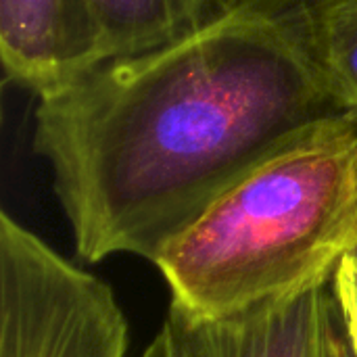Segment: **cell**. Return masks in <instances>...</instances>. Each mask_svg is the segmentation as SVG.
<instances>
[{
  "mask_svg": "<svg viewBox=\"0 0 357 357\" xmlns=\"http://www.w3.org/2000/svg\"><path fill=\"white\" fill-rule=\"evenodd\" d=\"M324 84L357 117V0H282Z\"/></svg>",
  "mask_w": 357,
  "mask_h": 357,
  "instance_id": "cell-7",
  "label": "cell"
},
{
  "mask_svg": "<svg viewBox=\"0 0 357 357\" xmlns=\"http://www.w3.org/2000/svg\"><path fill=\"white\" fill-rule=\"evenodd\" d=\"M343 115L284 2L247 0L197 36L40 96L31 144L79 261L153 264L241 174Z\"/></svg>",
  "mask_w": 357,
  "mask_h": 357,
  "instance_id": "cell-1",
  "label": "cell"
},
{
  "mask_svg": "<svg viewBox=\"0 0 357 357\" xmlns=\"http://www.w3.org/2000/svg\"><path fill=\"white\" fill-rule=\"evenodd\" d=\"M331 293L357 357V251L339 264L331 282Z\"/></svg>",
  "mask_w": 357,
  "mask_h": 357,
  "instance_id": "cell-8",
  "label": "cell"
},
{
  "mask_svg": "<svg viewBox=\"0 0 357 357\" xmlns=\"http://www.w3.org/2000/svg\"><path fill=\"white\" fill-rule=\"evenodd\" d=\"M331 287L251 312L201 320L169 303L140 357H322Z\"/></svg>",
  "mask_w": 357,
  "mask_h": 357,
  "instance_id": "cell-4",
  "label": "cell"
},
{
  "mask_svg": "<svg viewBox=\"0 0 357 357\" xmlns=\"http://www.w3.org/2000/svg\"><path fill=\"white\" fill-rule=\"evenodd\" d=\"M0 59L6 82L40 98L96 69L107 50L88 0H0Z\"/></svg>",
  "mask_w": 357,
  "mask_h": 357,
  "instance_id": "cell-5",
  "label": "cell"
},
{
  "mask_svg": "<svg viewBox=\"0 0 357 357\" xmlns=\"http://www.w3.org/2000/svg\"><path fill=\"white\" fill-rule=\"evenodd\" d=\"M247 0H88L107 61L136 56L201 33Z\"/></svg>",
  "mask_w": 357,
  "mask_h": 357,
  "instance_id": "cell-6",
  "label": "cell"
},
{
  "mask_svg": "<svg viewBox=\"0 0 357 357\" xmlns=\"http://www.w3.org/2000/svg\"><path fill=\"white\" fill-rule=\"evenodd\" d=\"M115 291L0 213V357H126Z\"/></svg>",
  "mask_w": 357,
  "mask_h": 357,
  "instance_id": "cell-3",
  "label": "cell"
},
{
  "mask_svg": "<svg viewBox=\"0 0 357 357\" xmlns=\"http://www.w3.org/2000/svg\"><path fill=\"white\" fill-rule=\"evenodd\" d=\"M357 251V117L295 136L226 186L155 257L169 303L222 320L326 289Z\"/></svg>",
  "mask_w": 357,
  "mask_h": 357,
  "instance_id": "cell-2",
  "label": "cell"
},
{
  "mask_svg": "<svg viewBox=\"0 0 357 357\" xmlns=\"http://www.w3.org/2000/svg\"><path fill=\"white\" fill-rule=\"evenodd\" d=\"M322 357H356V351L349 343V337L345 333L343 320L339 316V310H337V303L333 297H331V303L326 310V320H324Z\"/></svg>",
  "mask_w": 357,
  "mask_h": 357,
  "instance_id": "cell-9",
  "label": "cell"
}]
</instances>
